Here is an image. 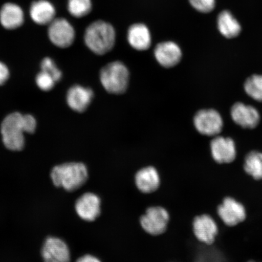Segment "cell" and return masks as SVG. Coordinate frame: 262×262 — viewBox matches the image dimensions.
<instances>
[{"label":"cell","mask_w":262,"mask_h":262,"mask_svg":"<svg viewBox=\"0 0 262 262\" xmlns=\"http://www.w3.org/2000/svg\"><path fill=\"white\" fill-rule=\"evenodd\" d=\"M218 214L222 221L229 227H233L246 219V211L243 205L231 198L224 200L219 206Z\"/></svg>","instance_id":"cell-10"},{"label":"cell","mask_w":262,"mask_h":262,"mask_svg":"<svg viewBox=\"0 0 262 262\" xmlns=\"http://www.w3.org/2000/svg\"><path fill=\"white\" fill-rule=\"evenodd\" d=\"M32 20L39 25H49L55 16L54 6L47 0H40L32 3L30 9Z\"/></svg>","instance_id":"cell-19"},{"label":"cell","mask_w":262,"mask_h":262,"mask_svg":"<svg viewBox=\"0 0 262 262\" xmlns=\"http://www.w3.org/2000/svg\"><path fill=\"white\" fill-rule=\"evenodd\" d=\"M92 6L91 0H69L68 11L74 17L81 18L90 14Z\"/></svg>","instance_id":"cell-23"},{"label":"cell","mask_w":262,"mask_h":262,"mask_svg":"<svg viewBox=\"0 0 262 262\" xmlns=\"http://www.w3.org/2000/svg\"><path fill=\"white\" fill-rule=\"evenodd\" d=\"M193 8L202 13H208L215 7V0H189Z\"/></svg>","instance_id":"cell-26"},{"label":"cell","mask_w":262,"mask_h":262,"mask_svg":"<svg viewBox=\"0 0 262 262\" xmlns=\"http://www.w3.org/2000/svg\"><path fill=\"white\" fill-rule=\"evenodd\" d=\"M213 159L219 163H229L236 157V148L234 140L228 137L215 136L211 143Z\"/></svg>","instance_id":"cell-11"},{"label":"cell","mask_w":262,"mask_h":262,"mask_svg":"<svg viewBox=\"0 0 262 262\" xmlns=\"http://www.w3.org/2000/svg\"><path fill=\"white\" fill-rule=\"evenodd\" d=\"M48 35L54 45L67 48L73 45L75 33L73 26L64 18H56L49 25Z\"/></svg>","instance_id":"cell-7"},{"label":"cell","mask_w":262,"mask_h":262,"mask_svg":"<svg viewBox=\"0 0 262 262\" xmlns=\"http://www.w3.org/2000/svg\"><path fill=\"white\" fill-rule=\"evenodd\" d=\"M169 214L165 208L161 206H153L147 209L145 214L140 218V225L147 233L159 235L168 228Z\"/></svg>","instance_id":"cell-5"},{"label":"cell","mask_w":262,"mask_h":262,"mask_svg":"<svg viewBox=\"0 0 262 262\" xmlns=\"http://www.w3.org/2000/svg\"><path fill=\"white\" fill-rule=\"evenodd\" d=\"M41 71L51 75L55 81L60 80L62 77L61 72L50 58H45L41 64Z\"/></svg>","instance_id":"cell-24"},{"label":"cell","mask_w":262,"mask_h":262,"mask_svg":"<svg viewBox=\"0 0 262 262\" xmlns=\"http://www.w3.org/2000/svg\"><path fill=\"white\" fill-rule=\"evenodd\" d=\"M135 182L140 191L144 194H150L160 187V178L155 167L147 166L136 173Z\"/></svg>","instance_id":"cell-16"},{"label":"cell","mask_w":262,"mask_h":262,"mask_svg":"<svg viewBox=\"0 0 262 262\" xmlns=\"http://www.w3.org/2000/svg\"><path fill=\"white\" fill-rule=\"evenodd\" d=\"M101 204L99 196L94 193L86 192L75 202V211L82 220L93 222L101 214Z\"/></svg>","instance_id":"cell-9"},{"label":"cell","mask_w":262,"mask_h":262,"mask_svg":"<svg viewBox=\"0 0 262 262\" xmlns=\"http://www.w3.org/2000/svg\"><path fill=\"white\" fill-rule=\"evenodd\" d=\"M244 169L255 180H262V153L253 151L246 157Z\"/></svg>","instance_id":"cell-21"},{"label":"cell","mask_w":262,"mask_h":262,"mask_svg":"<svg viewBox=\"0 0 262 262\" xmlns=\"http://www.w3.org/2000/svg\"><path fill=\"white\" fill-rule=\"evenodd\" d=\"M127 38L130 47L137 51L147 50L151 45V35L148 28L144 24L131 26L127 31Z\"/></svg>","instance_id":"cell-17"},{"label":"cell","mask_w":262,"mask_h":262,"mask_svg":"<svg viewBox=\"0 0 262 262\" xmlns=\"http://www.w3.org/2000/svg\"><path fill=\"white\" fill-rule=\"evenodd\" d=\"M194 124L198 132L206 136H217L224 126L220 114L212 109L202 110L196 113Z\"/></svg>","instance_id":"cell-6"},{"label":"cell","mask_w":262,"mask_h":262,"mask_svg":"<svg viewBox=\"0 0 262 262\" xmlns=\"http://www.w3.org/2000/svg\"><path fill=\"white\" fill-rule=\"evenodd\" d=\"M37 122L31 115L19 113L9 114L3 121L1 133L3 142L9 150L18 151L25 146L24 133L35 132Z\"/></svg>","instance_id":"cell-1"},{"label":"cell","mask_w":262,"mask_h":262,"mask_svg":"<svg viewBox=\"0 0 262 262\" xmlns=\"http://www.w3.org/2000/svg\"><path fill=\"white\" fill-rule=\"evenodd\" d=\"M217 24L219 31L227 38L236 37L241 32V26L237 19L227 11L219 14Z\"/></svg>","instance_id":"cell-20"},{"label":"cell","mask_w":262,"mask_h":262,"mask_svg":"<svg viewBox=\"0 0 262 262\" xmlns=\"http://www.w3.org/2000/svg\"><path fill=\"white\" fill-rule=\"evenodd\" d=\"M129 71L126 66L121 61H114L101 69L100 80L101 84L112 94L125 93L129 82Z\"/></svg>","instance_id":"cell-4"},{"label":"cell","mask_w":262,"mask_h":262,"mask_svg":"<svg viewBox=\"0 0 262 262\" xmlns=\"http://www.w3.org/2000/svg\"><path fill=\"white\" fill-rule=\"evenodd\" d=\"M75 262H101V261L93 255L86 254L78 258Z\"/></svg>","instance_id":"cell-28"},{"label":"cell","mask_w":262,"mask_h":262,"mask_svg":"<svg viewBox=\"0 0 262 262\" xmlns=\"http://www.w3.org/2000/svg\"><path fill=\"white\" fill-rule=\"evenodd\" d=\"M0 22L3 27L9 30L20 27L24 22L22 9L14 3H6L0 11Z\"/></svg>","instance_id":"cell-18"},{"label":"cell","mask_w":262,"mask_h":262,"mask_svg":"<svg viewBox=\"0 0 262 262\" xmlns=\"http://www.w3.org/2000/svg\"><path fill=\"white\" fill-rule=\"evenodd\" d=\"M94 97V92L90 88L75 85L69 90L67 103L72 110L77 113H83L89 107Z\"/></svg>","instance_id":"cell-15"},{"label":"cell","mask_w":262,"mask_h":262,"mask_svg":"<svg viewBox=\"0 0 262 262\" xmlns=\"http://www.w3.org/2000/svg\"><path fill=\"white\" fill-rule=\"evenodd\" d=\"M36 83L40 89L45 91L51 90L56 83L54 78L46 72L41 71L36 78Z\"/></svg>","instance_id":"cell-25"},{"label":"cell","mask_w":262,"mask_h":262,"mask_svg":"<svg viewBox=\"0 0 262 262\" xmlns=\"http://www.w3.org/2000/svg\"><path fill=\"white\" fill-rule=\"evenodd\" d=\"M246 93L255 100L262 102V75H253L245 81Z\"/></svg>","instance_id":"cell-22"},{"label":"cell","mask_w":262,"mask_h":262,"mask_svg":"<svg viewBox=\"0 0 262 262\" xmlns=\"http://www.w3.org/2000/svg\"><path fill=\"white\" fill-rule=\"evenodd\" d=\"M41 256L44 262H70V248L62 239L49 237L41 248Z\"/></svg>","instance_id":"cell-8"},{"label":"cell","mask_w":262,"mask_h":262,"mask_svg":"<svg viewBox=\"0 0 262 262\" xmlns=\"http://www.w3.org/2000/svg\"><path fill=\"white\" fill-rule=\"evenodd\" d=\"M156 60L162 67L171 68L180 63L182 57L181 49L172 41L160 42L155 49Z\"/></svg>","instance_id":"cell-12"},{"label":"cell","mask_w":262,"mask_h":262,"mask_svg":"<svg viewBox=\"0 0 262 262\" xmlns=\"http://www.w3.org/2000/svg\"><path fill=\"white\" fill-rule=\"evenodd\" d=\"M84 38L85 44L92 52L102 55L112 50L116 43V35L112 25L99 20L88 26Z\"/></svg>","instance_id":"cell-3"},{"label":"cell","mask_w":262,"mask_h":262,"mask_svg":"<svg viewBox=\"0 0 262 262\" xmlns=\"http://www.w3.org/2000/svg\"><path fill=\"white\" fill-rule=\"evenodd\" d=\"M51 178L57 187L73 192L86 183L88 179V171L83 163H67L55 166L51 172Z\"/></svg>","instance_id":"cell-2"},{"label":"cell","mask_w":262,"mask_h":262,"mask_svg":"<svg viewBox=\"0 0 262 262\" xmlns=\"http://www.w3.org/2000/svg\"><path fill=\"white\" fill-rule=\"evenodd\" d=\"M231 116L238 125L247 129H253L260 122L259 113L253 106L238 102L232 106Z\"/></svg>","instance_id":"cell-13"},{"label":"cell","mask_w":262,"mask_h":262,"mask_svg":"<svg viewBox=\"0 0 262 262\" xmlns=\"http://www.w3.org/2000/svg\"><path fill=\"white\" fill-rule=\"evenodd\" d=\"M193 230L199 241L207 245L214 243L218 234L217 224L208 215L198 216L193 222Z\"/></svg>","instance_id":"cell-14"},{"label":"cell","mask_w":262,"mask_h":262,"mask_svg":"<svg viewBox=\"0 0 262 262\" xmlns=\"http://www.w3.org/2000/svg\"><path fill=\"white\" fill-rule=\"evenodd\" d=\"M9 77L8 68L4 64L0 62V86L8 80Z\"/></svg>","instance_id":"cell-27"}]
</instances>
